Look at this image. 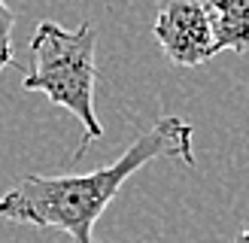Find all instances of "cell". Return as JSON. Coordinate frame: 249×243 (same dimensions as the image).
<instances>
[{
	"label": "cell",
	"mask_w": 249,
	"mask_h": 243,
	"mask_svg": "<svg viewBox=\"0 0 249 243\" xmlns=\"http://www.w3.org/2000/svg\"><path fill=\"white\" fill-rule=\"evenodd\" d=\"M204 9L219 52H249V0H207Z\"/></svg>",
	"instance_id": "cell-4"
},
{
	"label": "cell",
	"mask_w": 249,
	"mask_h": 243,
	"mask_svg": "<svg viewBox=\"0 0 249 243\" xmlns=\"http://www.w3.org/2000/svg\"><path fill=\"white\" fill-rule=\"evenodd\" d=\"M152 34L164 49V55L179 67H201L213 55H219L207 9L195 0H173L167 6H158Z\"/></svg>",
	"instance_id": "cell-3"
},
{
	"label": "cell",
	"mask_w": 249,
	"mask_h": 243,
	"mask_svg": "<svg viewBox=\"0 0 249 243\" xmlns=\"http://www.w3.org/2000/svg\"><path fill=\"white\" fill-rule=\"evenodd\" d=\"M192 137L195 131L185 119L164 116L107 167L82 176L28 174L0 194V219L64 231L73 237V243H97L94 225L128 176L158 158H177L185 167H195Z\"/></svg>",
	"instance_id": "cell-1"
},
{
	"label": "cell",
	"mask_w": 249,
	"mask_h": 243,
	"mask_svg": "<svg viewBox=\"0 0 249 243\" xmlns=\"http://www.w3.org/2000/svg\"><path fill=\"white\" fill-rule=\"evenodd\" d=\"M237 243H249V228H246V231H243V234L237 237Z\"/></svg>",
	"instance_id": "cell-6"
},
{
	"label": "cell",
	"mask_w": 249,
	"mask_h": 243,
	"mask_svg": "<svg viewBox=\"0 0 249 243\" xmlns=\"http://www.w3.org/2000/svg\"><path fill=\"white\" fill-rule=\"evenodd\" d=\"M12 28H16V12L0 0V70L12 64Z\"/></svg>",
	"instance_id": "cell-5"
},
{
	"label": "cell",
	"mask_w": 249,
	"mask_h": 243,
	"mask_svg": "<svg viewBox=\"0 0 249 243\" xmlns=\"http://www.w3.org/2000/svg\"><path fill=\"white\" fill-rule=\"evenodd\" d=\"M167 3H173V0H158V6H167ZM195 3H207V0H195Z\"/></svg>",
	"instance_id": "cell-7"
},
{
	"label": "cell",
	"mask_w": 249,
	"mask_h": 243,
	"mask_svg": "<svg viewBox=\"0 0 249 243\" xmlns=\"http://www.w3.org/2000/svg\"><path fill=\"white\" fill-rule=\"evenodd\" d=\"M97 34L94 24L82 21L76 31H64L58 21H40L31 36L34 67L24 73L21 85L28 91H43L52 104L64 106L82 125L79 149L73 161L89 152L94 140L104 137V125L94 113V85H97Z\"/></svg>",
	"instance_id": "cell-2"
}]
</instances>
